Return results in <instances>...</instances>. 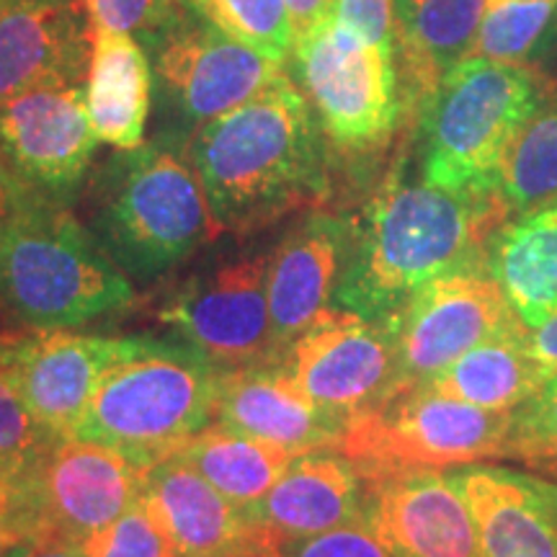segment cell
<instances>
[{
  "label": "cell",
  "instance_id": "obj_1",
  "mask_svg": "<svg viewBox=\"0 0 557 557\" xmlns=\"http://www.w3.org/2000/svg\"><path fill=\"white\" fill-rule=\"evenodd\" d=\"M222 233L250 235L329 197L325 137L287 73L186 148Z\"/></svg>",
  "mask_w": 557,
  "mask_h": 557
},
{
  "label": "cell",
  "instance_id": "obj_2",
  "mask_svg": "<svg viewBox=\"0 0 557 557\" xmlns=\"http://www.w3.org/2000/svg\"><path fill=\"white\" fill-rule=\"evenodd\" d=\"M508 218L498 194L389 178L369 201L364 220L351 222L333 308L389 323L431 278L478 261Z\"/></svg>",
  "mask_w": 557,
  "mask_h": 557
},
{
  "label": "cell",
  "instance_id": "obj_3",
  "mask_svg": "<svg viewBox=\"0 0 557 557\" xmlns=\"http://www.w3.org/2000/svg\"><path fill=\"white\" fill-rule=\"evenodd\" d=\"M132 299V278L67 205L21 189L16 212L0 233L5 336L78 329L127 308Z\"/></svg>",
  "mask_w": 557,
  "mask_h": 557
},
{
  "label": "cell",
  "instance_id": "obj_4",
  "mask_svg": "<svg viewBox=\"0 0 557 557\" xmlns=\"http://www.w3.org/2000/svg\"><path fill=\"white\" fill-rule=\"evenodd\" d=\"M83 225L137 284L178 269L222 233L189 156L158 139L116 150L90 176Z\"/></svg>",
  "mask_w": 557,
  "mask_h": 557
},
{
  "label": "cell",
  "instance_id": "obj_5",
  "mask_svg": "<svg viewBox=\"0 0 557 557\" xmlns=\"http://www.w3.org/2000/svg\"><path fill=\"white\" fill-rule=\"evenodd\" d=\"M218 382L220 369L184 341L127 338L73 436L150 468L214 421Z\"/></svg>",
  "mask_w": 557,
  "mask_h": 557
},
{
  "label": "cell",
  "instance_id": "obj_6",
  "mask_svg": "<svg viewBox=\"0 0 557 557\" xmlns=\"http://www.w3.org/2000/svg\"><path fill=\"white\" fill-rule=\"evenodd\" d=\"M547 94L532 65L459 62L418 109L421 181L449 191L498 194L508 143Z\"/></svg>",
  "mask_w": 557,
  "mask_h": 557
},
{
  "label": "cell",
  "instance_id": "obj_7",
  "mask_svg": "<svg viewBox=\"0 0 557 557\" xmlns=\"http://www.w3.org/2000/svg\"><path fill=\"white\" fill-rule=\"evenodd\" d=\"M511 413H496L426 385L395 389L346 423L338 449L364 478L455 470L506 459Z\"/></svg>",
  "mask_w": 557,
  "mask_h": 557
},
{
  "label": "cell",
  "instance_id": "obj_8",
  "mask_svg": "<svg viewBox=\"0 0 557 557\" xmlns=\"http://www.w3.org/2000/svg\"><path fill=\"white\" fill-rule=\"evenodd\" d=\"M287 65L333 150L369 158L393 143L406 103L395 52L329 18L292 47Z\"/></svg>",
  "mask_w": 557,
  "mask_h": 557
},
{
  "label": "cell",
  "instance_id": "obj_9",
  "mask_svg": "<svg viewBox=\"0 0 557 557\" xmlns=\"http://www.w3.org/2000/svg\"><path fill=\"white\" fill-rule=\"evenodd\" d=\"M143 462L86 438L60 436L21 470L9 537L83 545L143 498Z\"/></svg>",
  "mask_w": 557,
  "mask_h": 557
},
{
  "label": "cell",
  "instance_id": "obj_10",
  "mask_svg": "<svg viewBox=\"0 0 557 557\" xmlns=\"http://www.w3.org/2000/svg\"><path fill=\"white\" fill-rule=\"evenodd\" d=\"M389 323L398 338V377L389 393L426 385L475 346L524 333L483 256L431 278Z\"/></svg>",
  "mask_w": 557,
  "mask_h": 557
},
{
  "label": "cell",
  "instance_id": "obj_11",
  "mask_svg": "<svg viewBox=\"0 0 557 557\" xmlns=\"http://www.w3.org/2000/svg\"><path fill=\"white\" fill-rule=\"evenodd\" d=\"M143 47L165 103L191 137L287 75L282 62L227 37L189 9Z\"/></svg>",
  "mask_w": 557,
  "mask_h": 557
},
{
  "label": "cell",
  "instance_id": "obj_12",
  "mask_svg": "<svg viewBox=\"0 0 557 557\" xmlns=\"http://www.w3.org/2000/svg\"><path fill=\"white\" fill-rule=\"evenodd\" d=\"M271 253H248L186 278L158 320L220 372L276 359L269 312Z\"/></svg>",
  "mask_w": 557,
  "mask_h": 557
},
{
  "label": "cell",
  "instance_id": "obj_13",
  "mask_svg": "<svg viewBox=\"0 0 557 557\" xmlns=\"http://www.w3.org/2000/svg\"><path fill=\"white\" fill-rule=\"evenodd\" d=\"M86 88L50 83L0 103V163L21 189L73 205L94 163Z\"/></svg>",
  "mask_w": 557,
  "mask_h": 557
},
{
  "label": "cell",
  "instance_id": "obj_14",
  "mask_svg": "<svg viewBox=\"0 0 557 557\" xmlns=\"http://www.w3.org/2000/svg\"><path fill=\"white\" fill-rule=\"evenodd\" d=\"M278 361L312 403L348 423L393 389L398 338L393 323L331 308L284 348Z\"/></svg>",
  "mask_w": 557,
  "mask_h": 557
},
{
  "label": "cell",
  "instance_id": "obj_15",
  "mask_svg": "<svg viewBox=\"0 0 557 557\" xmlns=\"http://www.w3.org/2000/svg\"><path fill=\"white\" fill-rule=\"evenodd\" d=\"M124 348L127 338L73 329L29 331L0 338V369L52 434L73 436L101 377Z\"/></svg>",
  "mask_w": 557,
  "mask_h": 557
},
{
  "label": "cell",
  "instance_id": "obj_16",
  "mask_svg": "<svg viewBox=\"0 0 557 557\" xmlns=\"http://www.w3.org/2000/svg\"><path fill=\"white\" fill-rule=\"evenodd\" d=\"M367 483V521L395 557H483L475 517L447 470H403Z\"/></svg>",
  "mask_w": 557,
  "mask_h": 557
},
{
  "label": "cell",
  "instance_id": "obj_17",
  "mask_svg": "<svg viewBox=\"0 0 557 557\" xmlns=\"http://www.w3.org/2000/svg\"><path fill=\"white\" fill-rule=\"evenodd\" d=\"M143 500L165 529L178 557H274L248 508L222 496L178 457L150 465Z\"/></svg>",
  "mask_w": 557,
  "mask_h": 557
},
{
  "label": "cell",
  "instance_id": "obj_18",
  "mask_svg": "<svg viewBox=\"0 0 557 557\" xmlns=\"http://www.w3.org/2000/svg\"><path fill=\"white\" fill-rule=\"evenodd\" d=\"M214 421L292 455L338 449L346 431L344 418L312 403L278 359L220 372Z\"/></svg>",
  "mask_w": 557,
  "mask_h": 557
},
{
  "label": "cell",
  "instance_id": "obj_19",
  "mask_svg": "<svg viewBox=\"0 0 557 557\" xmlns=\"http://www.w3.org/2000/svg\"><path fill=\"white\" fill-rule=\"evenodd\" d=\"M351 220L308 214L284 235L269 259V312L276 359L310 323L333 308L344 271Z\"/></svg>",
  "mask_w": 557,
  "mask_h": 557
},
{
  "label": "cell",
  "instance_id": "obj_20",
  "mask_svg": "<svg viewBox=\"0 0 557 557\" xmlns=\"http://www.w3.org/2000/svg\"><path fill=\"white\" fill-rule=\"evenodd\" d=\"M90 24L81 0H0V103L88 73Z\"/></svg>",
  "mask_w": 557,
  "mask_h": 557
},
{
  "label": "cell",
  "instance_id": "obj_21",
  "mask_svg": "<svg viewBox=\"0 0 557 557\" xmlns=\"http://www.w3.org/2000/svg\"><path fill=\"white\" fill-rule=\"evenodd\" d=\"M447 472L475 517L483 557H557V483L491 462Z\"/></svg>",
  "mask_w": 557,
  "mask_h": 557
},
{
  "label": "cell",
  "instance_id": "obj_22",
  "mask_svg": "<svg viewBox=\"0 0 557 557\" xmlns=\"http://www.w3.org/2000/svg\"><path fill=\"white\" fill-rule=\"evenodd\" d=\"M369 483L336 447L292 457L276 485L248 513L274 549L276 542L312 537L367 517Z\"/></svg>",
  "mask_w": 557,
  "mask_h": 557
},
{
  "label": "cell",
  "instance_id": "obj_23",
  "mask_svg": "<svg viewBox=\"0 0 557 557\" xmlns=\"http://www.w3.org/2000/svg\"><path fill=\"white\" fill-rule=\"evenodd\" d=\"M487 0H395V54L403 99L421 109L447 73L468 60Z\"/></svg>",
  "mask_w": 557,
  "mask_h": 557
},
{
  "label": "cell",
  "instance_id": "obj_24",
  "mask_svg": "<svg viewBox=\"0 0 557 557\" xmlns=\"http://www.w3.org/2000/svg\"><path fill=\"white\" fill-rule=\"evenodd\" d=\"M86 103L99 143L114 150H135L145 143L152 62L143 41L122 32H90Z\"/></svg>",
  "mask_w": 557,
  "mask_h": 557
},
{
  "label": "cell",
  "instance_id": "obj_25",
  "mask_svg": "<svg viewBox=\"0 0 557 557\" xmlns=\"http://www.w3.org/2000/svg\"><path fill=\"white\" fill-rule=\"evenodd\" d=\"M483 259L524 331L545 323L557 310V205L508 218Z\"/></svg>",
  "mask_w": 557,
  "mask_h": 557
},
{
  "label": "cell",
  "instance_id": "obj_26",
  "mask_svg": "<svg viewBox=\"0 0 557 557\" xmlns=\"http://www.w3.org/2000/svg\"><path fill=\"white\" fill-rule=\"evenodd\" d=\"M171 457L199 472L240 508L256 506L289 468L292 451L212 421L186 438Z\"/></svg>",
  "mask_w": 557,
  "mask_h": 557
},
{
  "label": "cell",
  "instance_id": "obj_27",
  "mask_svg": "<svg viewBox=\"0 0 557 557\" xmlns=\"http://www.w3.org/2000/svg\"><path fill=\"white\" fill-rule=\"evenodd\" d=\"M547 374L534 361L521 336L487 341L451 361L426 387L470 406L511 413L545 387Z\"/></svg>",
  "mask_w": 557,
  "mask_h": 557
},
{
  "label": "cell",
  "instance_id": "obj_28",
  "mask_svg": "<svg viewBox=\"0 0 557 557\" xmlns=\"http://www.w3.org/2000/svg\"><path fill=\"white\" fill-rule=\"evenodd\" d=\"M498 197L511 212H537L557 205V99L532 111L504 152L498 171Z\"/></svg>",
  "mask_w": 557,
  "mask_h": 557
},
{
  "label": "cell",
  "instance_id": "obj_29",
  "mask_svg": "<svg viewBox=\"0 0 557 557\" xmlns=\"http://www.w3.org/2000/svg\"><path fill=\"white\" fill-rule=\"evenodd\" d=\"M557 24V0H487L470 58L529 65Z\"/></svg>",
  "mask_w": 557,
  "mask_h": 557
},
{
  "label": "cell",
  "instance_id": "obj_30",
  "mask_svg": "<svg viewBox=\"0 0 557 557\" xmlns=\"http://www.w3.org/2000/svg\"><path fill=\"white\" fill-rule=\"evenodd\" d=\"M184 5L227 37L282 65L289 62L295 39L284 0H184Z\"/></svg>",
  "mask_w": 557,
  "mask_h": 557
},
{
  "label": "cell",
  "instance_id": "obj_31",
  "mask_svg": "<svg viewBox=\"0 0 557 557\" xmlns=\"http://www.w3.org/2000/svg\"><path fill=\"white\" fill-rule=\"evenodd\" d=\"M506 459L557 475V377L511 410Z\"/></svg>",
  "mask_w": 557,
  "mask_h": 557
},
{
  "label": "cell",
  "instance_id": "obj_32",
  "mask_svg": "<svg viewBox=\"0 0 557 557\" xmlns=\"http://www.w3.org/2000/svg\"><path fill=\"white\" fill-rule=\"evenodd\" d=\"M78 549L86 557H178L165 529L143 498Z\"/></svg>",
  "mask_w": 557,
  "mask_h": 557
},
{
  "label": "cell",
  "instance_id": "obj_33",
  "mask_svg": "<svg viewBox=\"0 0 557 557\" xmlns=\"http://www.w3.org/2000/svg\"><path fill=\"white\" fill-rule=\"evenodd\" d=\"M58 438V434H52L32 413V408L21 398L18 387L0 369V465L24 470L34 457L41 455Z\"/></svg>",
  "mask_w": 557,
  "mask_h": 557
},
{
  "label": "cell",
  "instance_id": "obj_34",
  "mask_svg": "<svg viewBox=\"0 0 557 557\" xmlns=\"http://www.w3.org/2000/svg\"><path fill=\"white\" fill-rule=\"evenodd\" d=\"M90 32L132 34L139 41L156 37L186 11L184 0H81Z\"/></svg>",
  "mask_w": 557,
  "mask_h": 557
},
{
  "label": "cell",
  "instance_id": "obj_35",
  "mask_svg": "<svg viewBox=\"0 0 557 557\" xmlns=\"http://www.w3.org/2000/svg\"><path fill=\"white\" fill-rule=\"evenodd\" d=\"M274 557H395L367 517L312 537L284 540L274 545Z\"/></svg>",
  "mask_w": 557,
  "mask_h": 557
},
{
  "label": "cell",
  "instance_id": "obj_36",
  "mask_svg": "<svg viewBox=\"0 0 557 557\" xmlns=\"http://www.w3.org/2000/svg\"><path fill=\"white\" fill-rule=\"evenodd\" d=\"M331 18L369 45L395 52V0H336Z\"/></svg>",
  "mask_w": 557,
  "mask_h": 557
},
{
  "label": "cell",
  "instance_id": "obj_37",
  "mask_svg": "<svg viewBox=\"0 0 557 557\" xmlns=\"http://www.w3.org/2000/svg\"><path fill=\"white\" fill-rule=\"evenodd\" d=\"M287 5V16L292 24V39L295 45L299 39L308 37L310 32H315L323 21L333 16V5L336 0H284ZM292 45V47H295Z\"/></svg>",
  "mask_w": 557,
  "mask_h": 557
},
{
  "label": "cell",
  "instance_id": "obj_38",
  "mask_svg": "<svg viewBox=\"0 0 557 557\" xmlns=\"http://www.w3.org/2000/svg\"><path fill=\"white\" fill-rule=\"evenodd\" d=\"M524 344L542 372L547 374V380L557 377V310L537 329L524 331Z\"/></svg>",
  "mask_w": 557,
  "mask_h": 557
},
{
  "label": "cell",
  "instance_id": "obj_39",
  "mask_svg": "<svg viewBox=\"0 0 557 557\" xmlns=\"http://www.w3.org/2000/svg\"><path fill=\"white\" fill-rule=\"evenodd\" d=\"M3 557H86L75 545L60 540H16Z\"/></svg>",
  "mask_w": 557,
  "mask_h": 557
},
{
  "label": "cell",
  "instance_id": "obj_40",
  "mask_svg": "<svg viewBox=\"0 0 557 557\" xmlns=\"http://www.w3.org/2000/svg\"><path fill=\"white\" fill-rule=\"evenodd\" d=\"M18 475H21V470L3 468V465H0V534H3V537H9V532H5V529H9L13 500H16Z\"/></svg>",
  "mask_w": 557,
  "mask_h": 557
},
{
  "label": "cell",
  "instance_id": "obj_41",
  "mask_svg": "<svg viewBox=\"0 0 557 557\" xmlns=\"http://www.w3.org/2000/svg\"><path fill=\"white\" fill-rule=\"evenodd\" d=\"M21 199V186L11 178V173L0 163V233L9 225Z\"/></svg>",
  "mask_w": 557,
  "mask_h": 557
},
{
  "label": "cell",
  "instance_id": "obj_42",
  "mask_svg": "<svg viewBox=\"0 0 557 557\" xmlns=\"http://www.w3.org/2000/svg\"><path fill=\"white\" fill-rule=\"evenodd\" d=\"M9 545H11V540H9V537H3V534H0V557L5 555V549H9Z\"/></svg>",
  "mask_w": 557,
  "mask_h": 557
}]
</instances>
